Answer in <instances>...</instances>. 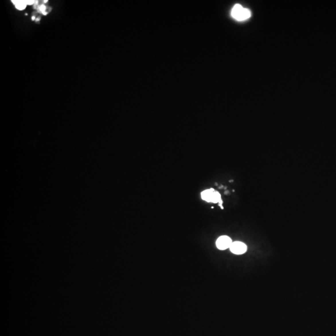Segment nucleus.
Returning a JSON list of instances; mask_svg holds the SVG:
<instances>
[{
	"mask_svg": "<svg viewBox=\"0 0 336 336\" xmlns=\"http://www.w3.org/2000/svg\"><path fill=\"white\" fill-rule=\"evenodd\" d=\"M35 19V16H32V20H34Z\"/></svg>",
	"mask_w": 336,
	"mask_h": 336,
	"instance_id": "nucleus-7",
	"label": "nucleus"
},
{
	"mask_svg": "<svg viewBox=\"0 0 336 336\" xmlns=\"http://www.w3.org/2000/svg\"><path fill=\"white\" fill-rule=\"evenodd\" d=\"M215 191L213 189H207L206 190L202 192V198L203 200H206L207 202H212V200L213 196L214 194Z\"/></svg>",
	"mask_w": 336,
	"mask_h": 336,
	"instance_id": "nucleus-4",
	"label": "nucleus"
},
{
	"mask_svg": "<svg viewBox=\"0 0 336 336\" xmlns=\"http://www.w3.org/2000/svg\"><path fill=\"white\" fill-rule=\"evenodd\" d=\"M12 3L18 10H23L27 6L26 1H12Z\"/></svg>",
	"mask_w": 336,
	"mask_h": 336,
	"instance_id": "nucleus-5",
	"label": "nucleus"
},
{
	"mask_svg": "<svg viewBox=\"0 0 336 336\" xmlns=\"http://www.w3.org/2000/svg\"><path fill=\"white\" fill-rule=\"evenodd\" d=\"M232 243V241L231 239L228 236H221L217 239L216 242L217 247L219 250H226L227 248H230L231 245Z\"/></svg>",
	"mask_w": 336,
	"mask_h": 336,
	"instance_id": "nucleus-2",
	"label": "nucleus"
},
{
	"mask_svg": "<svg viewBox=\"0 0 336 336\" xmlns=\"http://www.w3.org/2000/svg\"><path fill=\"white\" fill-rule=\"evenodd\" d=\"M230 249L233 253L242 255L245 253L247 250V247L245 244L241 242H232Z\"/></svg>",
	"mask_w": 336,
	"mask_h": 336,
	"instance_id": "nucleus-3",
	"label": "nucleus"
},
{
	"mask_svg": "<svg viewBox=\"0 0 336 336\" xmlns=\"http://www.w3.org/2000/svg\"><path fill=\"white\" fill-rule=\"evenodd\" d=\"M222 202L220 194L218 192L215 191L214 194L213 198H212V202L217 203V202Z\"/></svg>",
	"mask_w": 336,
	"mask_h": 336,
	"instance_id": "nucleus-6",
	"label": "nucleus"
},
{
	"mask_svg": "<svg viewBox=\"0 0 336 336\" xmlns=\"http://www.w3.org/2000/svg\"><path fill=\"white\" fill-rule=\"evenodd\" d=\"M232 16L237 21H244L251 16L250 11L245 8L239 4H236L233 7L231 11Z\"/></svg>",
	"mask_w": 336,
	"mask_h": 336,
	"instance_id": "nucleus-1",
	"label": "nucleus"
}]
</instances>
